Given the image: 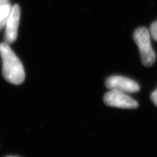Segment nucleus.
Wrapping results in <instances>:
<instances>
[{"label": "nucleus", "instance_id": "f03ea898", "mask_svg": "<svg viewBox=\"0 0 157 157\" xmlns=\"http://www.w3.org/2000/svg\"><path fill=\"white\" fill-rule=\"evenodd\" d=\"M133 39L138 47L142 63L147 67L153 66L156 62V56L152 48L148 29L144 27L137 29L133 34Z\"/></svg>", "mask_w": 157, "mask_h": 157}, {"label": "nucleus", "instance_id": "39448f33", "mask_svg": "<svg viewBox=\"0 0 157 157\" xmlns=\"http://www.w3.org/2000/svg\"><path fill=\"white\" fill-rule=\"evenodd\" d=\"M20 18H21V8L18 5H13L5 24V41L7 44H12L16 40Z\"/></svg>", "mask_w": 157, "mask_h": 157}, {"label": "nucleus", "instance_id": "20e7f679", "mask_svg": "<svg viewBox=\"0 0 157 157\" xmlns=\"http://www.w3.org/2000/svg\"><path fill=\"white\" fill-rule=\"evenodd\" d=\"M105 86L110 90H118L124 93H135L140 90V86L134 80L121 76H110L105 80Z\"/></svg>", "mask_w": 157, "mask_h": 157}, {"label": "nucleus", "instance_id": "0eeeda50", "mask_svg": "<svg viewBox=\"0 0 157 157\" xmlns=\"http://www.w3.org/2000/svg\"><path fill=\"white\" fill-rule=\"evenodd\" d=\"M149 31H150L151 36H152L155 41H157V21L151 25Z\"/></svg>", "mask_w": 157, "mask_h": 157}, {"label": "nucleus", "instance_id": "f257e3e1", "mask_svg": "<svg viewBox=\"0 0 157 157\" xmlns=\"http://www.w3.org/2000/svg\"><path fill=\"white\" fill-rule=\"evenodd\" d=\"M0 55L2 59V74L10 83L19 85L25 80V71L20 59L16 56L9 44H0Z\"/></svg>", "mask_w": 157, "mask_h": 157}, {"label": "nucleus", "instance_id": "7ed1b4c3", "mask_svg": "<svg viewBox=\"0 0 157 157\" xmlns=\"http://www.w3.org/2000/svg\"><path fill=\"white\" fill-rule=\"evenodd\" d=\"M103 101L108 106L119 108V109H135L139 104L135 100L127 93L118 90H111L104 95Z\"/></svg>", "mask_w": 157, "mask_h": 157}, {"label": "nucleus", "instance_id": "1a4fd4ad", "mask_svg": "<svg viewBox=\"0 0 157 157\" xmlns=\"http://www.w3.org/2000/svg\"><path fill=\"white\" fill-rule=\"evenodd\" d=\"M7 157H17V156H7Z\"/></svg>", "mask_w": 157, "mask_h": 157}, {"label": "nucleus", "instance_id": "6e6552de", "mask_svg": "<svg viewBox=\"0 0 157 157\" xmlns=\"http://www.w3.org/2000/svg\"><path fill=\"white\" fill-rule=\"evenodd\" d=\"M151 99L153 103H154V105L157 106V89L151 93Z\"/></svg>", "mask_w": 157, "mask_h": 157}, {"label": "nucleus", "instance_id": "423d86ee", "mask_svg": "<svg viewBox=\"0 0 157 157\" xmlns=\"http://www.w3.org/2000/svg\"><path fill=\"white\" fill-rule=\"evenodd\" d=\"M12 10L9 0H0V30L5 26Z\"/></svg>", "mask_w": 157, "mask_h": 157}]
</instances>
